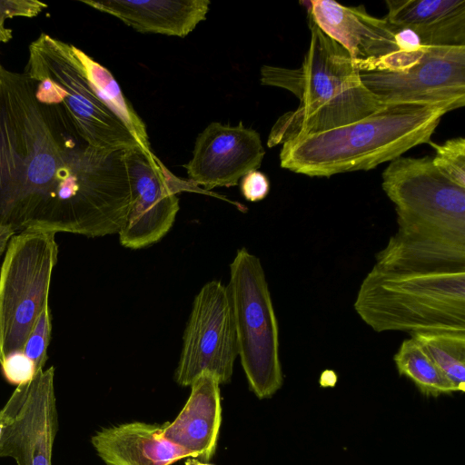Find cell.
Listing matches in <instances>:
<instances>
[{
  "label": "cell",
  "mask_w": 465,
  "mask_h": 465,
  "mask_svg": "<svg viewBox=\"0 0 465 465\" xmlns=\"http://www.w3.org/2000/svg\"><path fill=\"white\" fill-rule=\"evenodd\" d=\"M35 82L0 64V225L87 237L119 233L131 188L126 151L88 144Z\"/></svg>",
  "instance_id": "1"
},
{
  "label": "cell",
  "mask_w": 465,
  "mask_h": 465,
  "mask_svg": "<svg viewBox=\"0 0 465 465\" xmlns=\"http://www.w3.org/2000/svg\"><path fill=\"white\" fill-rule=\"evenodd\" d=\"M307 19L311 40L301 66L261 67L262 84L288 90L300 100L272 127L270 148L351 124L383 105L362 84L349 52Z\"/></svg>",
  "instance_id": "2"
},
{
  "label": "cell",
  "mask_w": 465,
  "mask_h": 465,
  "mask_svg": "<svg viewBox=\"0 0 465 465\" xmlns=\"http://www.w3.org/2000/svg\"><path fill=\"white\" fill-rule=\"evenodd\" d=\"M446 113L440 105L383 104L351 124L284 143L280 164L311 177L368 171L429 143Z\"/></svg>",
  "instance_id": "3"
},
{
  "label": "cell",
  "mask_w": 465,
  "mask_h": 465,
  "mask_svg": "<svg viewBox=\"0 0 465 465\" xmlns=\"http://www.w3.org/2000/svg\"><path fill=\"white\" fill-rule=\"evenodd\" d=\"M354 310L377 332H465V266L411 270L374 264L360 285Z\"/></svg>",
  "instance_id": "4"
},
{
  "label": "cell",
  "mask_w": 465,
  "mask_h": 465,
  "mask_svg": "<svg viewBox=\"0 0 465 465\" xmlns=\"http://www.w3.org/2000/svg\"><path fill=\"white\" fill-rule=\"evenodd\" d=\"M25 74L35 82L36 96L45 103L60 104L77 133L91 146L108 151L142 148L91 88L74 45L40 34L29 45Z\"/></svg>",
  "instance_id": "5"
},
{
  "label": "cell",
  "mask_w": 465,
  "mask_h": 465,
  "mask_svg": "<svg viewBox=\"0 0 465 465\" xmlns=\"http://www.w3.org/2000/svg\"><path fill=\"white\" fill-rule=\"evenodd\" d=\"M227 288L238 355L250 389L259 399L270 398L283 381L278 322L261 261L244 247L230 264Z\"/></svg>",
  "instance_id": "6"
},
{
  "label": "cell",
  "mask_w": 465,
  "mask_h": 465,
  "mask_svg": "<svg viewBox=\"0 0 465 465\" xmlns=\"http://www.w3.org/2000/svg\"><path fill=\"white\" fill-rule=\"evenodd\" d=\"M55 233L40 229L15 233L0 270V363L23 352L48 296L57 262Z\"/></svg>",
  "instance_id": "7"
},
{
  "label": "cell",
  "mask_w": 465,
  "mask_h": 465,
  "mask_svg": "<svg viewBox=\"0 0 465 465\" xmlns=\"http://www.w3.org/2000/svg\"><path fill=\"white\" fill-rule=\"evenodd\" d=\"M381 186L395 205L398 229L465 242V188L445 177L431 156L394 159Z\"/></svg>",
  "instance_id": "8"
},
{
  "label": "cell",
  "mask_w": 465,
  "mask_h": 465,
  "mask_svg": "<svg viewBox=\"0 0 465 465\" xmlns=\"http://www.w3.org/2000/svg\"><path fill=\"white\" fill-rule=\"evenodd\" d=\"M237 355L228 288L220 281H210L193 300L174 373L175 381L181 386H190L199 375L208 372L220 384L227 383L231 381Z\"/></svg>",
  "instance_id": "9"
},
{
  "label": "cell",
  "mask_w": 465,
  "mask_h": 465,
  "mask_svg": "<svg viewBox=\"0 0 465 465\" xmlns=\"http://www.w3.org/2000/svg\"><path fill=\"white\" fill-rule=\"evenodd\" d=\"M381 104H415L445 107L465 104V45L430 46L422 59L402 72H360Z\"/></svg>",
  "instance_id": "10"
},
{
  "label": "cell",
  "mask_w": 465,
  "mask_h": 465,
  "mask_svg": "<svg viewBox=\"0 0 465 465\" xmlns=\"http://www.w3.org/2000/svg\"><path fill=\"white\" fill-rule=\"evenodd\" d=\"M125 163L131 204L119 241L126 248L141 249L160 241L172 228L179 211L177 193L203 191L173 176L153 152L128 150Z\"/></svg>",
  "instance_id": "11"
},
{
  "label": "cell",
  "mask_w": 465,
  "mask_h": 465,
  "mask_svg": "<svg viewBox=\"0 0 465 465\" xmlns=\"http://www.w3.org/2000/svg\"><path fill=\"white\" fill-rule=\"evenodd\" d=\"M265 150L261 136L240 122L232 126L209 124L196 138L192 159L183 165L189 181L205 190L231 187L257 170Z\"/></svg>",
  "instance_id": "12"
},
{
  "label": "cell",
  "mask_w": 465,
  "mask_h": 465,
  "mask_svg": "<svg viewBox=\"0 0 465 465\" xmlns=\"http://www.w3.org/2000/svg\"><path fill=\"white\" fill-rule=\"evenodd\" d=\"M54 368L41 370L28 381L25 394L12 415L0 441V458L17 465H52L58 430Z\"/></svg>",
  "instance_id": "13"
},
{
  "label": "cell",
  "mask_w": 465,
  "mask_h": 465,
  "mask_svg": "<svg viewBox=\"0 0 465 465\" xmlns=\"http://www.w3.org/2000/svg\"><path fill=\"white\" fill-rule=\"evenodd\" d=\"M220 385L208 372L199 375L190 385L191 393L181 412L162 430L167 440L203 462L216 449L222 422Z\"/></svg>",
  "instance_id": "14"
},
{
  "label": "cell",
  "mask_w": 465,
  "mask_h": 465,
  "mask_svg": "<svg viewBox=\"0 0 465 465\" xmlns=\"http://www.w3.org/2000/svg\"><path fill=\"white\" fill-rule=\"evenodd\" d=\"M81 3L118 18L135 31L185 37L206 19L209 0H82Z\"/></svg>",
  "instance_id": "15"
},
{
  "label": "cell",
  "mask_w": 465,
  "mask_h": 465,
  "mask_svg": "<svg viewBox=\"0 0 465 465\" xmlns=\"http://www.w3.org/2000/svg\"><path fill=\"white\" fill-rule=\"evenodd\" d=\"M163 425L133 421L104 428L91 442L106 465H171L189 454L167 440Z\"/></svg>",
  "instance_id": "16"
},
{
  "label": "cell",
  "mask_w": 465,
  "mask_h": 465,
  "mask_svg": "<svg viewBox=\"0 0 465 465\" xmlns=\"http://www.w3.org/2000/svg\"><path fill=\"white\" fill-rule=\"evenodd\" d=\"M429 47L415 30L367 13L361 42L352 63L359 72H402L417 64Z\"/></svg>",
  "instance_id": "17"
},
{
  "label": "cell",
  "mask_w": 465,
  "mask_h": 465,
  "mask_svg": "<svg viewBox=\"0 0 465 465\" xmlns=\"http://www.w3.org/2000/svg\"><path fill=\"white\" fill-rule=\"evenodd\" d=\"M387 21L418 32L428 46L465 45V0H387Z\"/></svg>",
  "instance_id": "18"
},
{
  "label": "cell",
  "mask_w": 465,
  "mask_h": 465,
  "mask_svg": "<svg viewBox=\"0 0 465 465\" xmlns=\"http://www.w3.org/2000/svg\"><path fill=\"white\" fill-rule=\"evenodd\" d=\"M386 268L435 270L465 266V243L427 232L398 230L376 256Z\"/></svg>",
  "instance_id": "19"
},
{
  "label": "cell",
  "mask_w": 465,
  "mask_h": 465,
  "mask_svg": "<svg viewBox=\"0 0 465 465\" xmlns=\"http://www.w3.org/2000/svg\"><path fill=\"white\" fill-rule=\"evenodd\" d=\"M75 54L91 88L102 103L115 114L136 138L142 148L152 153L146 126L137 114L112 73L75 47Z\"/></svg>",
  "instance_id": "20"
},
{
  "label": "cell",
  "mask_w": 465,
  "mask_h": 465,
  "mask_svg": "<svg viewBox=\"0 0 465 465\" xmlns=\"http://www.w3.org/2000/svg\"><path fill=\"white\" fill-rule=\"evenodd\" d=\"M307 17L350 54L357 56L365 27L364 6H345L332 0L303 1Z\"/></svg>",
  "instance_id": "21"
},
{
  "label": "cell",
  "mask_w": 465,
  "mask_h": 465,
  "mask_svg": "<svg viewBox=\"0 0 465 465\" xmlns=\"http://www.w3.org/2000/svg\"><path fill=\"white\" fill-rule=\"evenodd\" d=\"M400 375L411 380L426 396L452 394L456 389L425 350L413 339H405L393 356Z\"/></svg>",
  "instance_id": "22"
},
{
  "label": "cell",
  "mask_w": 465,
  "mask_h": 465,
  "mask_svg": "<svg viewBox=\"0 0 465 465\" xmlns=\"http://www.w3.org/2000/svg\"><path fill=\"white\" fill-rule=\"evenodd\" d=\"M457 392L465 391V332L431 331L411 334Z\"/></svg>",
  "instance_id": "23"
},
{
  "label": "cell",
  "mask_w": 465,
  "mask_h": 465,
  "mask_svg": "<svg viewBox=\"0 0 465 465\" xmlns=\"http://www.w3.org/2000/svg\"><path fill=\"white\" fill-rule=\"evenodd\" d=\"M435 151L433 165L455 184L465 188V139L456 137L442 144L430 142Z\"/></svg>",
  "instance_id": "24"
},
{
  "label": "cell",
  "mask_w": 465,
  "mask_h": 465,
  "mask_svg": "<svg viewBox=\"0 0 465 465\" xmlns=\"http://www.w3.org/2000/svg\"><path fill=\"white\" fill-rule=\"evenodd\" d=\"M51 332V312L48 303L41 311L23 349V353L33 362L35 373L44 370L47 361Z\"/></svg>",
  "instance_id": "25"
},
{
  "label": "cell",
  "mask_w": 465,
  "mask_h": 465,
  "mask_svg": "<svg viewBox=\"0 0 465 465\" xmlns=\"http://www.w3.org/2000/svg\"><path fill=\"white\" fill-rule=\"evenodd\" d=\"M47 5L35 0H0V43H8L12 31L5 26V21L13 17H35Z\"/></svg>",
  "instance_id": "26"
},
{
  "label": "cell",
  "mask_w": 465,
  "mask_h": 465,
  "mask_svg": "<svg viewBox=\"0 0 465 465\" xmlns=\"http://www.w3.org/2000/svg\"><path fill=\"white\" fill-rule=\"evenodd\" d=\"M0 365L6 381L16 386L31 381L35 374L33 362L23 352L8 356Z\"/></svg>",
  "instance_id": "27"
},
{
  "label": "cell",
  "mask_w": 465,
  "mask_h": 465,
  "mask_svg": "<svg viewBox=\"0 0 465 465\" xmlns=\"http://www.w3.org/2000/svg\"><path fill=\"white\" fill-rule=\"evenodd\" d=\"M241 192L247 201L258 202L263 200L270 192L269 179L258 170L249 172L242 178Z\"/></svg>",
  "instance_id": "28"
},
{
  "label": "cell",
  "mask_w": 465,
  "mask_h": 465,
  "mask_svg": "<svg viewBox=\"0 0 465 465\" xmlns=\"http://www.w3.org/2000/svg\"><path fill=\"white\" fill-rule=\"evenodd\" d=\"M27 384L28 381L17 385L7 402L0 410V441L12 415L21 403L25 394Z\"/></svg>",
  "instance_id": "29"
},
{
  "label": "cell",
  "mask_w": 465,
  "mask_h": 465,
  "mask_svg": "<svg viewBox=\"0 0 465 465\" xmlns=\"http://www.w3.org/2000/svg\"><path fill=\"white\" fill-rule=\"evenodd\" d=\"M15 233L10 226L0 225V256L5 252L8 242Z\"/></svg>",
  "instance_id": "30"
},
{
  "label": "cell",
  "mask_w": 465,
  "mask_h": 465,
  "mask_svg": "<svg viewBox=\"0 0 465 465\" xmlns=\"http://www.w3.org/2000/svg\"><path fill=\"white\" fill-rule=\"evenodd\" d=\"M336 374L331 371L322 372L320 382L322 386H333L336 382Z\"/></svg>",
  "instance_id": "31"
},
{
  "label": "cell",
  "mask_w": 465,
  "mask_h": 465,
  "mask_svg": "<svg viewBox=\"0 0 465 465\" xmlns=\"http://www.w3.org/2000/svg\"><path fill=\"white\" fill-rule=\"evenodd\" d=\"M187 465H212V464H209V463L203 462V461L191 460L190 461L187 462Z\"/></svg>",
  "instance_id": "32"
}]
</instances>
